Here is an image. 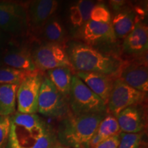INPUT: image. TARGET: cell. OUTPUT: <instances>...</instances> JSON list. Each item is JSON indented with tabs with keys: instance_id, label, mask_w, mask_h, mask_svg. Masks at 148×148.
I'll return each mask as SVG.
<instances>
[{
	"instance_id": "obj_1",
	"label": "cell",
	"mask_w": 148,
	"mask_h": 148,
	"mask_svg": "<svg viewBox=\"0 0 148 148\" xmlns=\"http://www.w3.org/2000/svg\"><path fill=\"white\" fill-rule=\"evenodd\" d=\"M58 143L56 132L38 114L16 112L10 115L6 148H52Z\"/></svg>"
},
{
	"instance_id": "obj_2",
	"label": "cell",
	"mask_w": 148,
	"mask_h": 148,
	"mask_svg": "<svg viewBox=\"0 0 148 148\" xmlns=\"http://www.w3.org/2000/svg\"><path fill=\"white\" fill-rule=\"evenodd\" d=\"M66 52L75 72L103 73L117 77L123 63L117 57L101 52L82 42H71Z\"/></svg>"
},
{
	"instance_id": "obj_3",
	"label": "cell",
	"mask_w": 148,
	"mask_h": 148,
	"mask_svg": "<svg viewBox=\"0 0 148 148\" xmlns=\"http://www.w3.org/2000/svg\"><path fill=\"white\" fill-rule=\"evenodd\" d=\"M106 114H75L71 112L59 123L56 132L59 144L71 148H90V142Z\"/></svg>"
},
{
	"instance_id": "obj_4",
	"label": "cell",
	"mask_w": 148,
	"mask_h": 148,
	"mask_svg": "<svg viewBox=\"0 0 148 148\" xmlns=\"http://www.w3.org/2000/svg\"><path fill=\"white\" fill-rule=\"evenodd\" d=\"M67 100L71 113L75 115L107 113L106 103L75 74L72 76Z\"/></svg>"
},
{
	"instance_id": "obj_5",
	"label": "cell",
	"mask_w": 148,
	"mask_h": 148,
	"mask_svg": "<svg viewBox=\"0 0 148 148\" xmlns=\"http://www.w3.org/2000/svg\"><path fill=\"white\" fill-rule=\"evenodd\" d=\"M69 110L67 99L56 88L47 77H42L37 112L45 116L58 118L67 115Z\"/></svg>"
},
{
	"instance_id": "obj_6",
	"label": "cell",
	"mask_w": 148,
	"mask_h": 148,
	"mask_svg": "<svg viewBox=\"0 0 148 148\" xmlns=\"http://www.w3.org/2000/svg\"><path fill=\"white\" fill-rule=\"evenodd\" d=\"M0 30L11 37L27 34L29 24L23 5L9 1L0 2Z\"/></svg>"
},
{
	"instance_id": "obj_7",
	"label": "cell",
	"mask_w": 148,
	"mask_h": 148,
	"mask_svg": "<svg viewBox=\"0 0 148 148\" xmlns=\"http://www.w3.org/2000/svg\"><path fill=\"white\" fill-rule=\"evenodd\" d=\"M32 58L36 69L40 71L59 67L73 69L64 45L53 42H45L37 47L32 52Z\"/></svg>"
},
{
	"instance_id": "obj_8",
	"label": "cell",
	"mask_w": 148,
	"mask_h": 148,
	"mask_svg": "<svg viewBox=\"0 0 148 148\" xmlns=\"http://www.w3.org/2000/svg\"><path fill=\"white\" fill-rule=\"evenodd\" d=\"M145 97V92L134 89L116 78L107 103V111L116 116L120 112L130 106L140 105Z\"/></svg>"
},
{
	"instance_id": "obj_9",
	"label": "cell",
	"mask_w": 148,
	"mask_h": 148,
	"mask_svg": "<svg viewBox=\"0 0 148 148\" xmlns=\"http://www.w3.org/2000/svg\"><path fill=\"white\" fill-rule=\"evenodd\" d=\"M42 77L38 72L27 77L18 85L16 95L17 112L23 114H36L38 96Z\"/></svg>"
},
{
	"instance_id": "obj_10",
	"label": "cell",
	"mask_w": 148,
	"mask_h": 148,
	"mask_svg": "<svg viewBox=\"0 0 148 148\" xmlns=\"http://www.w3.org/2000/svg\"><path fill=\"white\" fill-rule=\"evenodd\" d=\"M78 36L84 43L92 47L112 44L116 40L111 24L98 23L90 20L79 28Z\"/></svg>"
},
{
	"instance_id": "obj_11",
	"label": "cell",
	"mask_w": 148,
	"mask_h": 148,
	"mask_svg": "<svg viewBox=\"0 0 148 148\" xmlns=\"http://www.w3.org/2000/svg\"><path fill=\"white\" fill-rule=\"evenodd\" d=\"M117 78L134 89L145 93H147L148 91L147 64L138 62H123Z\"/></svg>"
},
{
	"instance_id": "obj_12",
	"label": "cell",
	"mask_w": 148,
	"mask_h": 148,
	"mask_svg": "<svg viewBox=\"0 0 148 148\" xmlns=\"http://www.w3.org/2000/svg\"><path fill=\"white\" fill-rule=\"evenodd\" d=\"M58 6V2L55 0H35L27 3L25 8L29 29L43 27L47 20L54 15Z\"/></svg>"
},
{
	"instance_id": "obj_13",
	"label": "cell",
	"mask_w": 148,
	"mask_h": 148,
	"mask_svg": "<svg viewBox=\"0 0 148 148\" xmlns=\"http://www.w3.org/2000/svg\"><path fill=\"white\" fill-rule=\"evenodd\" d=\"M75 75L107 105L114 82L117 77L113 75L91 72L77 71Z\"/></svg>"
},
{
	"instance_id": "obj_14",
	"label": "cell",
	"mask_w": 148,
	"mask_h": 148,
	"mask_svg": "<svg viewBox=\"0 0 148 148\" xmlns=\"http://www.w3.org/2000/svg\"><path fill=\"white\" fill-rule=\"evenodd\" d=\"M123 51L127 55L140 56L147 52L148 27L143 21H138L134 28L123 38Z\"/></svg>"
},
{
	"instance_id": "obj_15",
	"label": "cell",
	"mask_w": 148,
	"mask_h": 148,
	"mask_svg": "<svg viewBox=\"0 0 148 148\" xmlns=\"http://www.w3.org/2000/svg\"><path fill=\"white\" fill-rule=\"evenodd\" d=\"M3 65L29 72L38 71L32 58V52L25 47L10 46L2 51Z\"/></svg>"
},
{
	"instance_id": "obj_16",
	"label": "cell",
	"mask_w": 148,
	"mask_h": 148,
	"mask_svg": "<svg viewBox=\"0 0 148 148\" xmlns=\"http://www.w3.org/2000/svg\"><path fill=\"white\" fill-rule=\"evenodd\" d=\"M116 118L121 132L139 133L145 128V116L140 105L124 109Z\"/></svg>"
},
{
	"instance_id": "obj_17",
	"label": "cell",
	"mask_w": 148,
	"mask_h": 148,
	"mask_svg": "<svg viewBox=\"0 0 148 148\" xmlns=\"http://www.w3.org/2000/svg\"><path fill=\"white\" fill-rule=\"evenodd\" d=\"M134 10L125 8L114 14L111 20V25L116 39H123L134 28L136 22L140 20Z\"/></svg>"
},
{
	"instance_id": "obj_18",
	"label": "cell",
	"mask_w": 148,
	"mask_h": 148,
	"mask_svg": "<svg viewBox=\"0 0 148 148\" xmlns=\"http://www.w3.org/2000/svg\"><path fill=\"white\" fill-rule=\"evenodd\" d=\"M116 116L111 114H106L98 125L96 132L90 142V148H93L103 140L121 133Z\"/></svg>"
},
{
	"instance_id": "obj_19",
	"label": "cell",
	"mask_w": 148,
	"mask_h": 148,
	"mask_svg": "<svg viewBox=\"0 0 148 148\" xmlns=\"http://www.w3.org/2000/svg\"><path fill=\"white\" fill-rule=\"evenodd\" d=\"M47 77L52 83L56 88L68 99L70 88H71L72 69L68 67H59L49 70L47 71Z\"/></svg>"
},
{
	"instance_id": "obj_20",
	"label": "cell",
	"mask_w": 148,
	"mask_h": 148,
	"mask_svg": "<svg viewBox=\"0 0 148 148\" xmlns=\"http://www.w3.org/2000/svg\"><path fill=\"white\" fill-rule=\"evenodd\" d=\"M43 27V36L48 42L64 45L67 40L66 29L56 16L53 15L47 20Z\"/></svg>"
},
{
	"instance_id": "obj_21",
	"label": "cell",
	"mask_w": 148,
	"mask_h": 148,
	"mask_svg": "<svg viewBox=\"0 0 148 148\" xmlns=\"http://www.w3.org/2000/svg\"><path fill=\"white\" fill-rule=\"evenodd\" d=\"M18 87L17 84H0V115L10 116L15 112Z\"/></svg>"
},
{
	"instance_id": "obj_22",
	"label": "cell",
	"mask_w": 148,
	"mask_h": 148,
	"mask_svg": "<svg viewBox=\"0 0 148 148\" xmlns=\"http://www.w3.org/2000/svg\"><path fill=\"white\" fill-rule=\"evenodd\" d=\"M95 3L89 0H80L71 6L69 10L70 21L72 25L80 28L89 21L90 13Z\"/></svg>"
},
{
	"instance_id": "obj_23",
	"label": "cell",
	"mask_w": 148,
	"mask_h": 148,
	"mask_svg": "<svg viewBox=\"0 0 148 148\" xmlns=\"http://www.w3.org/2000/svg\"><path fill=\"white\" fill-rule=\"evenodd\" d=\"M38 71L29 72L7 66H0V84L19 85L26 77Z\"/></svg>"
},
{
	"instance_id": "obj_24",
	"label": "cell",
	"mask_w": 148,
	"mask_h": 148,
	"mask_svg": "<svg viewBox=\"0 0 148 148\" xmlns=\"http://www.w3.org/2000/svg\"><path fill=\"white\" fill-rule=\"evenodd\" d=\"M90 21L98 23L111 24L112 16L106 5L103 3H95L90 13Z\"/></svg>"
},
{
	"instance_id": "obj_25",
	"label": "cell",
	"mask_w": 148,
	"mask_h": 148,
	"mask_svg": "<svg viewBox=\"0 0 148 148\" xmlns=\"http://www.w3.org/2000/svg\"><path fill=\"white\" fill-rule=\"evenodd\" d=\"M143 133H125L119 134L118 148H139L141 145Z\"/></svg>"
},
{
	"instance_id": "obj_26",
	"label": "cell",
	"mask_w": 148,
	"mask_h": 148,
	"mask_svg": "<svg viewBox=\"0 0 148 148\" xmlns=\"http://www.w3.org/2000/svg\"><path fill=\"white\" fill-rule=\"evenodd\" d=\"M10 127V116L0 115V148H6Z\"/></svg>"
},
{
	"instance_id": "obj_27",
	"label": "cell",
	"mask_w": 148,
	"mask_h": 148,
	"mask_svg": "<svg viewBox=\"0 0 148 148\" xmlns=\"http://www.w3.org/2000/svg\"><path fill=\"white\" fill-rule=\"evenodd\" d=\"M119 139V134L110 136L103 140L93 148H118Z\"/></svg>"
},
{
	"instance_id": "obj_28",
	"label": "cell",
	"mask_w": 148,
	"mask_h": 148,
	"mask_svg": "<svg viewBox=\"0 0 148 148\" xmlns=\"http://www.w3.org/2000/svg\"><path fill=\"white\" fill-rule=\"evenodd\" d=\"M12 37L0 30V49L5 48L10 43Z\"/></svg>"
},
{
	"instance_id": "obj_29",
	"label": "cell",
	"mask_w": 148,
	"mask_h": 148,
	"mask_svg": "<svg viewBox=\"0 0 148 148\" xmlns=\"http://www.w3.org/2000/svg\"><path fill=\"white\" fill-rule=\"evenodd\" d=\"M110 5L112 8V10L116 11V12H119L122 10H123L125 5V1H110Z\"/></svg>"
},
{
	"instance_id": "obj_30",
	"label": "cell",
	"mask_w": 148,
	"mask_h": 148,
	"mask_svg": "<svg viewBox=\"0 0 148 148\" xmlns=\"http://www.w3.org/2000/svg\"><path fill=\"white\" fill-rule=\"evenodd\" d=\"M52 148H71V147H66V146H64V145H60V144L58 143V145L54 146V147Z\"/></svg>"
},
{
	"instance_id": "obj_31",
	"label": "cell",
	"mask_w": 148,
	"mask_h": 148,
	"mask_svg": "<svg viewBox=\"0 0 148 148\" xmlns=\"http://www.w3.org/2000/svg\"><path fill=\"white\" fill-rule=\"evenodd\" d=\"M3 62H2V52L0 51V66H3Z\"/></svg>"
},
{
	"instance_id": "obj_32",
	"label": "cell",
	"mask_w": 148,
	"mask_h": 148,
	"mask_svg": "<svg viewBox=\"0 0 148 148\" xmlns=\"http://www.w3.org/2000/svg\"><path fill=\"white\" fill-rule=\"evenodd\" d=\"M139 148H146V147H141V146H140V147Z\"/></svg>"
}]
</instances>
